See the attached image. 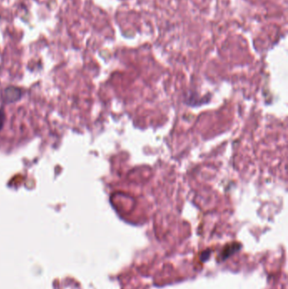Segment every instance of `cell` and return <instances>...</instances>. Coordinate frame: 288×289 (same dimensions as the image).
Returning a JSON list of instances; mask_svg holds the SVG:
<instances>
[{
	"mask_svg": "<svg viewBox=\"0 0 288 289\" xmlns=\"http://www.w3.org/2000/svg\"><path fill=\"white\" fill-rule=\"evenodd\" d=\"M23 91L20 88L16 86H9L5 88L3 93V102L6 104L14 103L21 99Z\"/></svg>",
	"mask_w": 288,
	"mask_h": 289,
	"instance_id": "cell-1",
	"label": "cell"
},
{
	"mask_svg": "<svg viewBox=\"0 0 288 289\" xmlns=\"http://www.w3.org/2000/svg\"><path fill=\"white\" fill-rule=\"evenodd\" d=\"M5 112L3 107L0 108V130H2L5 123Z\"/></svg>",
	"mask_w": 288,
	"mask_h": 289,
	"instance_id": "cell-2",
	"label": "cell"
}]
</instances>
